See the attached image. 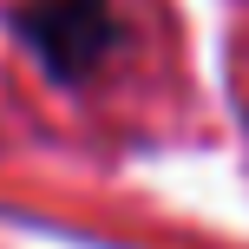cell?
Instances as JSON below:
<instances>
[{
    "instance_id": "cell-1",
    "label": "cell",
    "mask_w": 249,
    "mask_h": 249,
    "mask_svg": "<svg viewBox=\"0 0 249 249\" xmlns=\"http://www.w3.org/2000/svg\"><path fill=\"white\" fill-rule=\"evenodd\" d=\"M13 39L112 138H177L197 118L190 39L171 0H13Z\"/></svg>"
},
{
    "instance_id": "cell-2",
    "label": "cell",
    "mask_w": 249,
    "mask_h": 249,
    "mask_svg": "<svg viewBox=\"0 0 249 249\" xmlns=\"http://www.w3.org/2000/svg\"><path fill=\"white\" fill-rule=\"evenodd\" d=\"M236 105H243V124H249V26L236 33Z\"/></svg>"
}]
</instances>
